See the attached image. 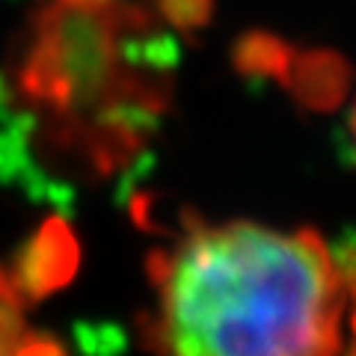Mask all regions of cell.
<instances>
[{
    "label": "cell",
    "instance_id": "2",
    "mask_svg": "<svg viewBox=\"0 0 356 356\" xmlns=\"http://www.w3.org/2000/svg\"><path fill=\"white\" fill-rule=\"evenodd\" d=\"M149 24L140 0L116 6L44 0L24 33L13 74L21 104L51 119L54 143L98 175L128 163L166 110V69H146L128 42Z\"/></svg>",
    "mask_w": 356,
    "mask_h": 356
},
{
    "label": "cell",
    "instance_id": "7",
    "mask_svg": "<svg viewBox=\"0 0 356 356\" xmlns=\"http://www.w3.org/2000/svg\"><path fill=\"white\" fill-rule=\"evenodd\" d=\"M353 137H356V110H353Z\"/></svg>",
    "mask_w": 356,
    "mask_h": 356
},
{
    "label": "cell",
    "instance_id": "1",
    "mask_svg": "<svg viewBox=\"0 0 356 356\" xmlns=\"http://www.w3.org/2000/svg\"><path fill=\"white\" fill-rule=\"evenodd\" d=\"M146 270L158 312L143 341L158 356H339L348 282L309 229L191 220Z\"/></svg>",
    "mask_w": 356,
    "mask_h": 356
},
{
    "label": "cell",
    "instance_id": "3",
    "mask_svg": "<svg viewBox=\"0 0 356 356\" xmlns=\"http://www.w3.org/2000/svg\"><path fill=\"white\" fill-rule=\"evenodd\" d=\"M77 261L81 247L72 226L60 217H51L24 241L6 276L24 303H39L72 282Z\"/></svg>",
    "mask_w": 356,
    "mask_h": 356
},
{
    "label": "cell",
    "instance_id": "8",
    "mask_svg": "<svg viewBox=\"0 0 356 356\" xmlns=\"http://www.w3.org/2000/svg\"><path fill=\"white\" fill-rule=\"evenodd\" d=\"M353 330H356V318H353Z\"/></svg>",
    "mask_w": 356,
    "mask_h": 356
},
{
    "label": "cell",
    "instance_id": "4",
    "mask_svg": "<svg viewBox=\"0 0 356 356\" xmlns=\"http://www.w3.org/2000/svg\"><path fill=\"white\" fill-rule=\"evenodd\" d=\"M161 15L170 24L191 30V27H202L211 13V0H158Z\"/></svg>",
    "mask_w": 356,
    "mask_h": 356
},
{
    "label": "cell",
    "instance_id": "6",
    "mask_svg": "<svg viewBox=\"0 0 356 356\" xmlns=\"http://www.w3.org/2000/svg\"><path fill=\"white\" fill-rule=\"evenodd\" d=\"M15 341H18V339H6V336H0V356H13Z\"/></svg>",
    "mask_w": 356,
    "mask_h": 356
},
{
    "label": "cell",
    "instance_id": "5",
    "mask_svg": "<svg viewBox=\"0 0 356 356\" xmlns=\"http://www.w3.org/2000/svg\"><path fill=\"white\" fill-rule=\"evenodd\" d=\"M13 356H69V350H65L54 336H48V332L27 330L24 336L15 341Z\"/></svg>",
    "mask_w": 356,
    "mask_h": 356
},
{
    "label": "cell",
    "instance_id": "9",
    "mask_svg": "<svg viewBox=\"0 0 356 356\" xmlns=\"http://www.w3.org/2000/svg\"><path fill=\"white\" fill-rule=\"evenodd\" d=\"M350 356H356V350H353V353H350Z\"/></svg>",
    "mask_w": 356,
    "mask_h": 356
}]
</instances>
